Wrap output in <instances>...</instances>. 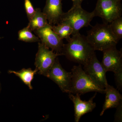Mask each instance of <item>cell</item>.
Returning <instances> with one entry per match:
<instances>
[{
	"mask_svg": "<svg viewBox=\"0 0 122 122\" xmlns=\"http://www.w3.org/2000/svg\"><path fill=\"white\" fill-rule=\"evenodd\" d=\"M37 72L38 71L36 69H35L34 70H33L31 68L22 69L21 70L18 71L11 70L8 71L9 73L14 74L19 77L30 90L33 89L31 83L34 78V75L37 73Z\"/></svg>",
	"mask_w": 122,
	"mask_h": 122,
	"instance_id": "15",
	"label": "cell"
},
{
	"mask_svg": "<svg viewBox=\"0 0 122 122\" xmlns=\"http://www.w3.org/2000/svg\"><path fill=\"white\" fill-rule=\"evenodd\" d=\"M117 110L115 115L114 122H122V101L116 107Z\"/></svg>",
	"mask_w": 122,
	"mask_h": 122,
	"instance_id": "21",
	"label": "cell"
},
{
	"mask_svg": "<svg viewBox=\"0 0 122 122\" xmlns=\"http://www.w3.org/2000/svg\"><path fill=\"white\" fill-rule=\"evenodd\" d=\"M61 55L50 50L49 48L38 42V51L36 55L35 65L39 74L46 76L52 66L56 58Z\"/></svg>",
	"mask_w": 122,
	"mask_h": 122,
	"instance_id": "6",
	"label": "cell"
},
{
	"mask_svg": "<svg viewBox=\"0 0 122 122\" xmlns=\"http://www.w3.org/2000/svg\"><path fill=\"white\" fill-rule=\"evenodd\" d=\"M35 10V15L29 21V22L27 26L32 31L41 28L48 24L46 16L41 12V9L37 8Z\"/></svg>",
	"mask_w": 122,
	"mask_h": 122,
	"instance_id": "14",
	"label": "cell"
},
{
	"mask_svg": "<svg viewBox=\"0 0 122 122\" xmlns=\"http://www.w3.org/2000/svg\"><path fill=\"white\" fill-rule=\"evenodd\" d=\"M110 26L114 34L120 40L122 38V17L116 18L110 23Z\"/></svg>",
	"mask_w": 122,
	"mask_h": 122,
	"instance_id": "18",
	"label": "cell"
},
{
	"mask_svg": "<svg viewBox=\"0 0 122 122\" xmlns=\"http://www.w3.org/2000/svg\"><path fill=\"white\" fill-rule=\"evenodd\" d=\"M96 93L88 101L82 100L80 97L81 95L79 94L69 93V98L74 106L75 122H78L82 116L91 112L95 108L96 104L94 102L93 100L96 97Z\"/></svg>",
	"mask_w": 122,
	"mask_h": 122,
	"instance_id": "11",
	"label": "cell"
},
{
	"mask_svg": "<svg viewBox=\"0 0 122 122\" xmlns=\"http://www.w3.org/2000/svg\"><path fill=\"white\" fill-rule=\"evenodd\" d=\"M116 85L117 89L122 91V69L114 73Z\"/></svg>",
	"mask_w": 122,
	"mask_h": 122,
	"instance_id": "20",
	"label": "cell"
},
{
	"mask_svg": "<svg viewBox=\"0 0 122 122\" xmlns=\"http://www.w3.org/2000/svg\"><path fill=\"white\" fill-rule=\"evenodd\" d=\"M18 40L26 42H34L41 41L38 37L32 32L28 26L19 30L18 32Z\"/></svg>",
	"mask_w": 122,
	"mask_h": 122,
	"instance_id": "17",
	"label": "cell"
},
{
	"mask_svg": "<svg viewBox=\"0 0 122 122\" xmlns=\"http://www.w3.org/2000/svg\"><path fill=\"white\" fill-rule=\"evenodd\" d=\"M62 0H46L43 10L47 18L48 24L51 26L59 23L63 13L62 10Z\"/></svg>",
	"mask_w": 122,
	"mask_h": 122,
	"instance_id": "12",
	"label": "cell"
},
{
	"mask_svg": "<svg viewBox=\"0 0 122 122\" xmlns=\"http://www.w3.org/2000/svg\"><path fill=\"white\" fill-rule=\"evenodd\" d=\"M73 2V5H81L82 2L84 0H72Z\"/></svg>",
	"mask_w": 122,
	"mask_h": 122,
	"instance_id": "22",
	"label": "cell"
},
{
	"mask_svg": "<svg viewBox=\"0 0 122 122\" xmlns=\"http://www.w3.org/2000/svg\"><path fill=\"white\" fill-rule=\"evenodd\" d=\"M103 57L102 65L106 72L114 73L122 69V50H118L116 46H112L102 51Z\"/></svg>",
	"mask_w": 122,
	"mask_h": 122,
	"instance_id": "10",
	"label": "cell"
},
{
	"mask_svg": "<svg viewBox=\"0 0 122 122\" xmlns=\"http://www.w3.org/2000/svg\"><path fill=\"white\" fill-rule=\"evenodd\" d=\"M72 36L67 44H63L61 54L70 61L85 65L95 53V51L86 37L79 32Z\"/></svg>",
	"mask_w": 122,
	"mask_h": 122,
	"instance_id": "1",
	"label": "cell"
},
{
	"mask_svg": "<svg viewBox=\"0 0 122 122\" xmlns=\"http://www.w3.org/2000/svg\"><path fill=\"white\" fill-rule=\"evenodd\" d=\"M57 25L52 26V29L61 39H65L68 41L71 38V35L73 34V29L66 23L59 22Z\"/></svg>",
	"mask_w": 122,
	"mask_h": 122,
	"instance_id": "16",
	"label": "cell"
},
{
	"mask_svg": "<svg viewBox=\"0 0 122 122\" xmlns=\"http://www.w3.org/2000/svg\"><path fill=\"white\" fill-rule=\"evenodd\" d=\"M118 1H121V0H118Z\"/></svg>",
	"mask_w": 122,
	"mask_h": 122,
	"instance_id": "24",
	"label": "cell"
},
{
	"mask_svg": "<svg viewBox=\"0 0 122 122\" xmlns=\"http://www.w3.org/2000/svg\"><path fill=\"white\" fill-rule=\"evenodd\" d=\"M46 77L53 81L63 93H69L72 73L67 72L63 69L58 57Z\"/></svg>",
	"mask_w": 122,
	"mask_h": 122,
	"instance_id": "7",
	"label": "cell"
},
{
	"mask_svg": "<svg viewBox=\"0 0 122 122\" xmlns=\"http://www.w3.org/2000/svg\"><path fill=\"white\" fill-rule=\"evenodd\" d=\"M86 37L95 51H102L116 46L119 40L113 33L110 25L106 23L93 26L87 32Z\"/></svg>",
	"mask_w": 122,
	"mask_h": 122,
	"instance_id": "2",
	"label": "cell"
},
{
	"mask_svg": "<svg viewBox=\"0 0 122 122\" xmlns=\"http://www.w3.org/2000/svg\"><path fill=\"white\" fill-rule=\"evenodd\" d=\"M105 90L106 97L100 116H102L107 109L116 108L122 101V95L113 86L107 84L105 87Z\"/></svg>",
	"mask_w": 122,
	"mask_h": 122,
	"instance_id": "13",
	"label": "cell"
},
{
	"mask_svg": "<svg viewBox=\"0 0 122 122\" xmlns=\"http://www.w3.org/2000/svg\"><path fill=\"white\" fill-rule=\"evenodd\" d=\"M24 6L27 17L29 20L30 21L35 15L36 10L34 8L30 0H25Z\"/></svg>",
	"mask_w": 122,
	"mask_h": 122,
	"instance_id": "19",
	"label": "cell"
},
{
	"mask_svg": "<svg viewBox=\"0 0 122 122\" xmlns=\"http://www.w3.org/2000/svg\"><path fill=\"white\" fill-rule=\"evenodd\" d=\"M41 43L57 53L61 55L63 45V39L54 32L52 26L48 24L45 26L34 30Z\"/></svg>",
	"mask_w": 122,
	"mask_h": 122,
	"instance_id": "9",
	"label": "cell"
},
{
	"mask_svg": "<svg viewBox=\"0 0 122 122\" xmlns=\"http://www.w3.org/2000/svg\"><path fill=\"white\" fill-rule=\"evenodd\" d=\"M1 71H0V74H1Z\"/></svg>",
	"mask_w": 122,
	"mask_h": 122,
	"instance_id": "25",
	"label": "cell"
},
{
	"mask_svg": "<svg viewBox=\"0 0 122 122\" xmlns=\"http://www.w3.org/2000/svg\"><path fill=\"white\" fill-rule=\"evenodd\" d=\"M83 66L84 71L92 81L100 88L105 89L108 84L106 76L107 72L97 58L95 53Z\"/></svg>",
	"mask_w": 122,
	"mask_h": 122,
	"instance_id": "8",
	"label": "cell"
},
{
	"mask_svg": "<svg viewBox=\"0 0 122 122\" xmlns=\"http://www.w3.org/2000/svg\"><path fill=\"white\" fill-rule=\"evenodd\" d=\"M93 12L94 17H99L106 23H110L116 18L122 16L121 1L118 0H98Z\"/></svg>",
	"mask_w": 122,
	"mask_h": 122,
	"instance_id": "5",
	"label": "cell"
},
{
	"mask_svg": "<svg viewBox=\"0 0 122 122\" xmlns=\"http://www.w3.org/2000/svg\"><path fill=\"white\" fill-rule=\"evenodd\" d=\"M94 17L93 12L86 11L82 8L81 5H72L67 12L63 13L59 23L69 25L73 29V35L79 32L82 28L91 25L90 23Z\"/></svg>",
	"mask_w": 122,
	"mask_h": 122,
	"instance_id": "4",
	"label": "cell"
},
{
	"mask_svg": "<svg viewBox=\"0 0 122 122\" xmlns=\"http://www.w3.org/2000/svg\"><path fill=\"white\" fill-rule=\"evenodd\" d=\"M1 84L0 82V93L1 91Z\"/></svg>",
	"mask_w": 122,
	"mask_h": 122,
	"instance_id": "23",
	"label": "cell"
},
{
	"mask_svg": "<svg viewBox=\"0 0 122 122\" xmlns=\"http://www.w3.org/2000/svg\"><path fill=\"white\" fill-rule=\"evenodd\" d=\"M71 72L72 78L69 93L81 95L88 92H95L105 94V89L100 88L92 81L85 73L81 65L74 66Z\"/></svg>",
	"mask_w": 122,
	"mask_h": 122,
	"instance_id": "3",
	"label": "cell"
}]
</instances>
